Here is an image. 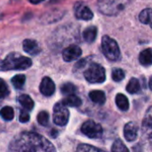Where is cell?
Instances as JSON below:
<instances>
[{"mask_svg":"<svg viewBox=\"0 0 152 152\" xmlns=\"http://www.w3.org/2000/svg\"><path fill=\"white\" fill-rule=\"evenodd\" d=\"M11 152H56L53 145L36 133H22L11 142Z\"/></svg>","mask_w":152,"mask_h":152,"instance_id":"obj_1","label":"cell"},{"mask_svg":"<svg viewBox=\"0 0 152 152\" xmlns=\"http://www.w3.org/2000/svg\"><path fill=\"white\" fill-rule=\"evenodd\" d=\"M32 65L29 58L22 56L17 53H12L1 63L2 70H24Z\"/></svg>","mask_w":152,"mask_h":152,"instance_id":"obj_2","label":"cell"},{"mask_svg":"<svg viewBox=\"0 0 152 152\" xmlns=\"http://www.w3.org/2000/svg\"><path fill=\"white\" fill-rule=\"evenodd\" d=\"M130 0H98V10L105 15H117L122 12Z\"/></svg>","mask_w":152,"mask_h":152,"instance_id":"obj_3","label":"cell"},{"mask_svg":"<svg viewBox=\"0 0 152 152\" xmlns=\"http://www.w3.org/2000/svg\"><path fill=\"white\" fill-rule=\"evenodd\" d=\"M102 50L105 57L112 61H116L120 57V50L118 43L109 36H104L102 39Z\"/></svg>","mask_w":152,"mask_h":152,"instance_id":"obj_4","label":"cell"},{"mask_svg":"<svg viewBox=\"0 0 152 152\" xmlns=\"http://www.w3.org/2000/svg\"><path fill=\"white\" fill-rule=\"evenodd\" d=\"M84 76L89 83H103L106 79L105 69L100 64L92 63L85 71Z\"/></svg>","mask_w":152,"mask_h":152,"instance_id":"obj_5","label":"cell"},{"mask_svg":"<svg viewBox=\"0 0 152 152\" xmlns=\"http://www.w3.org/2000/svg\"><path fill=\"white\" fill-rule=\"evenodd\" d=\"M69 118V110L61 102L56 103L53 108V122L60 126H64L68 123Z\"/></svg>","mask_w":152,"mask_h":152,"instance_id":"obj_6","label":"cell"},{"mask_svg":"<svg viewBox=\"0 0 152 152\" xmlns=\"http://www.w3.org/2000/svg\"><path fill=\"white\" fill-rule=\"evenodd\" d=\"M81 131L85 135L91 139H97L102 135V126L93 120H88L85 122L81 126Z\"/></svg>","mask_w":152,"mask_h":152,"instance_id":"obj_7","label":"cell"},{"mask_svg":"<svg viewBox=\"0 0 152 152\" xmlns=\"http://www.w3.org/2000/svg\"><path fill=\"white\" fill-rule=\"evenodd\" d=\"M82 54V50L79 46L76 45H71L66 47L62 52V57L65 61H73L78 59Z\"/></svg>","mask_w":152,"mask_h":152,"instance_id":"obj_8","label":"cell"},{"mask_svg":"<svg viewBox=\"0 0 152 152\" xmlns=\"http://www.w3.org/2000/svg\"><path fill=\"white\" fill-rule=\"evenodd\" d=\"M40 92L45 96H51L55 92V85L50 77H45L43 78L40 84Z\"/></svg>","mask_w":152,"mask_h":152,"instance_id":"obj_9","label":"cell"},{"mask_svg":"<svg viewBox=\"0 0 152 152\" xmlns=\"http://www.w3.org/2000/svg\"><path fill=\"white\" fill-rule=\"evenodd\" d=\"M75 13L77 19H81L85 20H89L94 17V13L91 11V9L86 5H84L83 4H79L78 5L76 6Z\"/></svg>","mask_w":152,"mask_h":152,"instance_id":"obj_10","label":"cell"},{"mask_svg":"<svg viewBox=\"0 0 152 152\" xmlns=\"http://www.w3.org/2000/svg\"><path fill=\"white\" fill-rule=\"evenodd\" d=\"M124 135L126 141L133 142L137 138L138 135V126L134 122L127 123L124 127Z\"/></svg>","mask_w":152,"mask_h":152,"instance_id":"obj_11","label":"cell"},{"mask_svg":"<svg viewBox=\"0 0 152 152\" xmlns=\"http://www.w3.org/2000/svg\"><path fill=\"white\" fill-rule=\"evenodd\" d=\"M22 45H23V50L30 55H36L40 53V47L35 40L25 39L23 41Z\"/></svg>","mask_w":152,"mask_h":152,"instance_id":"obj_12","label":"cell"},{"mask_svg":"<svg viewBox=\"0 0 152 152\" xmlns=\"http://www.w3.org/2000/svg\"><path fill=\"white\" fill-rule=\"evenodd\" d=\"M61 103L65 107H67V106H69V107H79L82 104V101L78 96H77L75 94H70V95H67L65 98H63Z\"/></svg>","mask_w":152,"mask_h":152,"instance_id":"obj_13","label":"cell"},{"mask_svg":"<svg viewBox=\"0 0 152 152\" xmlns=\"http://www.w3.org/2000/svg\"><path fill=\"white\" fill-rule=\"evenodd\" d=\"M97 28L94 26H90L88 28H86L84 32H83V37L85 39L86 42L91 44L93 43L97 37Z\"/></svg>","mask_w":152,"mask_h":152,"instance_id":"obj_14","label":"cell"},{"mask_svg":"<svg viewBox=\"0 0 152 152\" xmlns=\"http://www.w3.org/2000/svg\"><path fill=\"white\" fill-rule=\"evenodd\" d=\"M89 97L94 102H95L97 104H100V105L104 104V102H106L105 94L102 91H100V90H94V91L90 92Z\"/></svg>","mask_w":152,"mask_h":152,"instance_id":"obj_15","label":"cell"},{"mask_svg":"<svg viewBox=\"0 0 152 152\" xmlns=\"http://www.w3.org/2000/svg\"><path fill=\"white\" fill-rule=\"evenodd\" d=\"M139 61H140L142 65H143V66H150L152 62L151 49L148 48V49H145L144 51H142L140 53Z\"/></svg>","mask_w":152,"mask_h":152,"instance_id":"obj_16","label":"cell"},{"mask_svg":"<svg viewBox=\"0 0 152 152\" xmlns=\"http://www.w3.org/2000/svg\"><path fill=\"white\" fill-rule=\"evenodd\" d=\"M116 104L119 110L126 111L129 109V102L126 95L123 94H118L116 97Z\"/></svg>","mask_w":152,"mask_h":152,"instance_id":"obj_17","label":"cell"},{"mask_svg":"<svg viewBox=\"0 0 152 152\" xmlns=\"http://www.w3.org/2000/svg\"><path fill=\"white\" fill-rule=\"evenodd\" d=\"M19 102L20 103V105L28 110H31L34 108V102L33 100L28 95V94H21L19 96L18 98Z\"/></svg>","mask_w":152,"mask_h":152,"instance_id":"obj_18","label":"cell"},{"mask_svg":"<svg viewBox=\"0 0 152 152\" xmlns=\"http://www.w3.org/2000/svg\"><path fill=\"white\" fill-rule=\"evenodd\" d=\"M140 90H141V86H140L139 80L135 77L131 78L126 86V91L129 94H137L138 92H140Z\"/></svg>","mask_w":152,"mask_h":152,"instance_id":"obj_19","label":"cell"},{"mask_svg":"<svg viewBox=\"0 0 152 152\" xmlns=\"http://www.w3.org/2000/svg\"><path fill=\"white\" fill-rule=\"evenodd\" d=\"M0 116L5 121H10L14 117V111H13L12 108H11L9 106H5V107H4V108L1 109V110H0Z\"/></svg>","mask_w":152,"mask_h":152,"instance_id":"obj_20","label":"cell"},{"mask_svg":"<svg viewBox=\"0 0 152 152\" xmlns=\"http://www.w3.org/2000/svg\"><path fill=\"white\" fill-rule=\"evenodd\" d=\"M139 19L142 23L143 24H151V9L146 8L139 15Z\"/></svg>","mask_w":152,"mask_h":152,"instance_id":"obj_21","label":"cell"},{"mask_svg":"<svg viewBox=\"0 0 152 152\" xmlns=\"http://www.w3.org/2000/svg\"><path fill=\"white\" fill-rule=\"evenodd\" d=\"M26 77L24 75H16L12 78V84L16 89H20L24 83H25Z\"/></svg>","mask_w":152,"mask_h":152,"instance_id":"obj_22","label":"cell"},{"mask_svg":"<svg viewBox=\"0 0 152 152\" xmlns=\"http://www.w3.org/2000/svg\"><path fill=\"white\" fill-rule=\"evenodd\" d=\"M61 91L64 95H70V94H74V93L77 91V88L71 83H65L61 86Z\"/></svg>","mask_w":152,"mask_h":152,"instance_id":"obj_23","label":"cell"},{"mask_svg":"<svg viewBox=\"0 0 152 152\" xmlns=\"http://www.w3.org/2000/svg\"><path fill=\"white\" fill-rule=\"evenodd\" d=\"M111 151H112V152H129L126 146L119 139H118L114 142Z\"/></svg>","mask_w":152,"mask_h":152,"instance_id":"obj_24","label":"cell"},{"mask_svg":"<svg viewBox=\"0 0 152 152\" xmlns=\"http://www.w3.org/2000/svg\"><path fill=\"white\" fill-rule=\"evenodd\" d=\"M77 152H106L89 144H80L77 147Z\"/></svg>","mask_w":152,"mask_h":152,"instance_id":"obj_25","label":"cell"},{"mask_svg":"<svg viewBox=\"0 0 152 152\" xmlns=\"http://www.w3.org/2000/svg\"><path fill=\"white\" fill-rule=\"evenodd\" d=\"M37 121L41 126H47L49 122V114L46 111H41L37 115Z\"/></svg>","mask_w":152,"mask_h":152,"instance_id":"obj_26","label":"cell"},{"mask_svg":"<svg viewBox=\"0 0 152 152\" xmlns=\"http://www.w3.org/2000/svg\"><path fill=\"white\" fill-rule=\"evenodd\" d=\"M125 77V72L121 69H114L112 71V79L116 82H120Z\"/></svg>","mask_w":152,"mask_h":152,"instance_id":"obj_27","label":"cell"},{"mask_svg":"<svg viewBox=\"0 0 152 152\" xmlns=\"http://www.w3.org/2000/svg\"><path fill=\"white\" fill-rule=\"evenodd\" d=\"M9 94V89L6 85V83L0 78V99L6 97Z\"/></svg>","mask_w":152,"mask_h":152,"instance_id":"obj_28","label":"cell"},{"mask_svg":"<svg viewBox=\"0 0 152 152\" xmlns=\"http://www.w3.org/2000/svg\"><path fill=\"white\" fill-rule=\"evenodd\" d=\"M19 120L21 123H27L29 120V114L25 110H21L19 117Z\"/></svg>","mask_w":152,"mask_h":152,"instance_id":"obj_29","label":"cell"},{"mask_svg":"<svg viewBox=\"0 0 152 152\" xmlns=\"http://www.w3.org/2000/svg\"><path fill=\"white\" fill-rule=\"evenodd\" d=\"M51 135H52L53 138H55V137L58 135V132H57V130H55V129L52 130V132H51Z\"/></svg>","mask_w":152,"mask_h":152,"instance_id":"obj_30","label":"cell"},{"mask_svg":"<svg viewBox=\"0 0 152 152\" xmlns=\"http://www.w3.org/2000/svg\"><path fill=\"white\" fill-rule=\"evenodd\" d=\"M43 1H45V0H29V2L32 3V4H39V3H41V2H43Z\"/></svg>","mask_w":152,"mask_h":152,"instance_id":"obj_31","label":"cell"}]
</instances>
